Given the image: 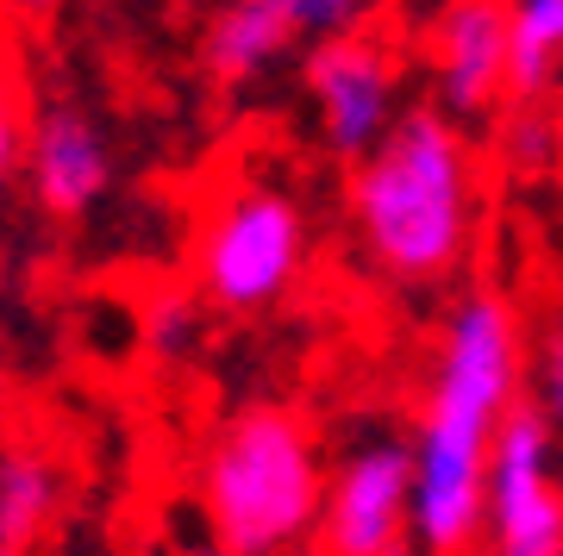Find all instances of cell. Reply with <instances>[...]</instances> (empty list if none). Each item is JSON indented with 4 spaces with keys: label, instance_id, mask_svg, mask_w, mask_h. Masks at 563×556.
Here are the masks:
<instances>
[{
    "label": "cell",
    "instance_id": "19",
    "mask_svg": "<svg viewBox=\"0 0 563 556\" xmlns=\"http://www.w3.org/2000/svg\"><path fill=\"white\" fill-rule=\"evenodd\" d=\"M169 7H207V13H213V7H220V0H169Z\"/></svg>",
    "mask_w": 563,
    "mask_h": 556
},
{
    "label": "cell",
    "instance_id": "15",
    "mask_svg": "<svg viewBox=\"0 0 563 556\" xmlns=\"http://www.w3.org/2000/svg\"><path fill=\"white\" fill-rule=\"evenodd\" d=\"M383 0H288V13H295V32L301 44H325V38H351L369 25Z\"/></svg>",
    "mask_w": 563,
    "mask_h": 556
},
{
    "label": "cell",
    "instance_id": "16",
    "mask_svg": "<svg viewBox=\"0 0 563 556\" xmlns=\"http://www.w3.org/2000/svg\"><path fill=\"white\" fill-rule=\"evenodd\" d=\"M20 169H25V125H20V107H13V88L0 81V207L13 194Z\"/></svg>",
    "mask_w": 563,
    "mask_h": 556
},
{
    "label": "cell",
    "instance_id": "12",
    "mask_svg": "<svg viewBox=\"0 0 563 556\" xmlns=\"http://www.w3.org/2000/svg\"><path fill=\"white\" fill-rule=\"evenodd\" d=\"M507 32H514L507 100L539 107L563 76V0H507Z\"/></svg>",
    "mask_w": 563,
    "mask_h": 556
},
{
    "label": "cell",
    "instance_id": "2",
    "mask_svg": "<svg viewBox=\"0 0 563 556\" xmlns=\"http://www.w3.org/2000/svg\"><path fill=\"white\" fill-rule=\"evenodd\" d=\"M351 232L363 263L395 288H439L476 238V163L457 120L407 107L351 169Z\"/></svg>",
    "mask_w": 563,
    "mask_h": 556
},
{
    "label": "cell",
    "instance_id": "1",
    "mask_svg": "<svg viewBox=\"0 0 563 556\" xmlns=\"http://www.w3.org/2000/svg\"><path fill=\"white\" fill-rule=\"evenodd\" d=\"M526 338L514 300L470 288L451 307L432 363V388L413 432V551L470 556L483 544L488 507V451L507 413L520 407Z\"/></svg>",
    "mask_w": 563,
    "mask_h": 556
},
{
    "label": "cell",
    "instance_id": "5",
    "mask_svg": "<svg viewBox=\"0 0 563 556\" xmlns=\"http://www.w3.org/2000/svg\"><path fill=\"white\" fill-rule=\"evenodd\" d=\"M551 444H558L551 419L532 400H520L488 451V556H563V488L551 476Z\"/></svg>",
    "mask_w": 563,
    "mask_h": 556
},
{
    "label": "cell",
    "instance_id": "4",
    "mask_svg": "<svg viewBox=\"0 0 563 556\" xmlns=\"http://www.w3.org/2000/svg\"><path fill=\"white\" fill-rule=\"evenodd\" d=\"M307 269V207L276 181H239L195 232V294L220 313H269Z\"/></svg>",
    "mask_w": 563,
    "mask_h": 556
},
{
    "label": "cell",
    "instance_id": "9",
    "mask_svg": "<svg viewBox=\"0 0 563 556\" xmlns=\"http://www.w3.org/2000/svg\"><path fill=\"white\" fill-rule=\"evenodd\" d=\"M507 0H444L432 20V81L444 120H488L507 100Z\"/></svg>",
    "mask_w": 563,
    "mask_h": 556
},
{
    "label": "cell",
    "instance_id": "13",
    "mask_svg": "<svg viewBox=\"0 0 563 556\" xmlns=\"http://www.w3.org/2000/svg\"><path fill=\"white\" fill-rule=\"evenodd\" d=\"M139 332L157 357H181L195 344V332H201V307H195V294H151Z\"/></svg>",
    "mask_w": 563,
    "mask_h": 556
},
{
    "label": "cell",
    "instance_id": "20",
    "mask_svg": "<svg viewBox=\"0 0 563 556\" xmlns=\"http://www.w3.org/2000/svg\"><path fill=\"white\" fill-rule=\"evenodd\" d=\"M401 556H420V551H401Z\"/></svg>",
    "mask_w": 563,
    "mask_h": 556
},
{
    "label": "cell",
    "instance_id": "18",
    "mask_svg": "<svg viewBox=\"0 0 563 556\" xmlns=\"http://www.w3.org/2000/svg\"><path fill=\"white\" fill-rule=\"evenodd\" d=\"M176 556H232V551H220V544L207 537V544H188V551H176Z\"/></svg>",
    "mask_w": 563,
    "mask_h": 556
},
{
    "label": "cell",
    "instance_id": "14",
    "mask_svg": "<svg viewBox=\"0 0 563 556\" xmlns=\"http://www.w3.org/2000/svg\"><path fill=\"white\" fill-rule=\"evenodd\" d=\"M532 407L551 419V432H563V307L544 319L539 344H532Z\"/></svg>",
    "mask_w": 563,
    "mask_h": 556
},
{
    "label": "cell",
    "instance_id": "6",
    "mask_svg": "<svg viewBox=\"0 0 563 556\" xmlns=\"http://www.w3.org/2000/svg\"><path fill=\"white\" fill-rule=\"evenodd\" d=\"M413 444L363 437L325 476V513L313 532L320 556H401L413 551Z\"/></svg>",
    "mask_w": 563,
    "mask_h": 556
},
{
    "label": "cell",
    "instance_id": "10",
    "mask_svg": "<svg viewBox=\"0 0 563 556\" xmlns=\"http://www.w3.org/2000/svg\"><path fill=\"white\" fill-rule=\"evenodd\" d=\"M301 44L288 0H220L201 25V69L220 88H251Z\"/></svg>",
    "mask_w": 563,
    "mask_h": 556
},
{
    "label": "cell",
    "instance_id": "8",
    "mask_svg": "<svg viewBox=\"0 0 563 556\" xmlns=\"http://www.w3.org/2000/svg\"><path fill=\"white\" fill-rule=\"evenodd\" d=\"M25 194L44 219H88L113 188V144L81 100H44L25 125Z\"/></svg>",
    "mask_w": 563,
    "mask_h": 556
},
{
    "label": "cell",
    "instance_id": "17",
    "mask_svg": "<svg viewBox=\"0 0 563 556\" xmlns=\"http://www.w3.org/2000/svg\"><path fill=\"white\" fill-rule=\"evenodd\" d=\"M69 0H0V13H13L20 25H51Z\"/></svg>",
    "mask_w": 563,
    "mask_h": 556
},
{
    "label": "cell",
    "instance_id": "7",
    "mask_svg": "<svg viewBox=\"0 0 563 556\" xmlns=\"http://www.w3.org/2000/svg\"><path fill=\"white\" fill-rule=\"evenodd\" d=\"M301 81H307V100H313L325 151L344 163H363L395 132V120H401V69H395V51L383 38H369V32L307 44Z\"/></svg>",
    "mask_w": 563,
    "mask_h": 556
},
{
    "label": "cell",
    "instance_id": "11",
    "mask_svg": "<svg viewBox=\"0 0 563 556\" xmlns=\"http://www.w3.org/2000/svg\"><path fill=\"white\" fill-rule=\"evenodd\" d=\"M57 494L63 476L44 451H32V444L0 451V556H20L44 532V519L57 513Z\"/></svg>",
    "mask_w": 563,
    "mask_h": 556
},
{
    "label": "cell",
    "instance_id": "3",
    "mask_svg": "<svg viewBox=\"0 0 563 556\" xmlns=\"http://www.w3.org/2000/svg\"><path fill=\"white\" fill-rule=\"evenodd\" d=\"M207 537L232 556H288L320 532L325 513V457L307 419L282 400H251L220 419L207 437L201 469Z\"/></svg>",
    "mask_w": 563,
    "mask_h": 556
}]
</instances>
